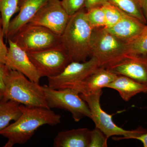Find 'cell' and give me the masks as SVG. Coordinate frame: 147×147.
Wrapping results in <instances>:
<instances>
[{
  "mask_svg": "<svg viewBox=\"0 0 147 147\" xmlns=\"http://www.w3.org/2000/svg\"><path fill=\"white\" fill-rule=\"evenodd\" d=\"M86 15L88 22L93 29L105 27V15L102 7L86 10Z\"/></svg>",
  "mask_w": 147,
  "mask_h": 147,
  "instance_id": "cell-22",
  "label": "cell"
},
{
  "mask_svg": "<svg viewBox=\"0 0 147 147\" xmlns=\"http://www.w3.org/2000/svg\"><path fill=\"white\" fill-rule=\"evenodd\" d=\"M106 88L113 89L119 93L124 100L128 101L141 93H147V85L141 84L127 76L117 75Z\"/></svg>",
  "mask_w": 147,
  "mask_h": 147,
  "instance_id": "cell-17",
  "label": "cell"
},
{
  "mask_svg": "<svg viewBox=\"0 0 147 147\" xmlns=\"http://www.w3.org/2000/svg\"><path fill=\"white\" fill-rule=\"evenodd\" d=\"M108 138L97 127L91 130L90 142L89 147H108Z\"/></svg>",
  "mask_w": 147,
  "mask_h": 147,
  "instance_id": "cell-24",
  "label": "cell"
},
{
  "mask_svg": "<svg viewBox=\"0 0 147 147\" xmlns=\"http://www.w3.org/2000/svg\"><path fill=\"white\" fill-rule=\"evenodd\" d=\"M48 1L19 0V13L11 20L6 38H11L21 28L29 24Z\"/></svg>",
  "mask_w": 147,
  "mask_h": 147,
  "instance_id": "cell-13",
  "label": "cell"
},
{
  "mask_svg": "<svg viewBox=\"0 0 147 147\" xmlns=\"http://www.w3.org/2000/svg\"><path fill=\"white\" fill-rule=\"evenodd\" d=\"M91 57L97 59L99 67L108 68L131 57L128 44L120 40L105 28L93 29L91 38Z\"/></svg>",
  "mask_w": 147,
  "mask_h": 147,
  "instance_id": "cell-4",
  "label": "cell"
},
{
  "mask_svg": "<svg viewBox=\"0 0 147 147\" xmlns=\"http://www.w3.org/2000/svg\"><path fill=\"white\" fill-rule=\"evenodd\" d=\"M146 25L139 19L122 11L121 17L115 25L109 28H105L120 40L129 44L139 36Z\"/></svg>",
  "mask_w": 147,
  "mask_h": 147,
  "instance_id": "cell-14",
  "label": "cell"
},
{
  "mask_svg": "<svg viewBox=\"0 0 147 147\" xmlns=\"http://www.w3.org/2000/svg\"><path fill=\"white\" fill-rule=\"evenodd\" d=\"M27 53L41 77L57 76L71 62L62 45L47 50Z\"/></svg>",
  "mask_w": 147,
  "mask_h": 147,
  "instance_id": "cell-8",
  "label": "cell"
},
{
  "mask_svg": "<svg viewBox=\"0 0 147 147\" xmlns=\"http://www.w3.org/2000/svg\"><path fill=\"white\" fill-rule=\"evenodd\" d=\"M137 1L138 2H139V4H140V2H141V0H137Z\"/></svg>",
  "mask_w": 147,
  "mask_h": 147,
  "instance_id": "cell-33",
  "label": "cell"
},
{
  "mask_svg": "<svg viewBox=\"0 0 147 147\" xmlns=\"http://www.w3.org/2000/svg\"><path fill=\"white\" fill-rule=\"evenodd\" d=\"M117 76L107 69L99 67L82 82L74 85L70 89L76 91L79 94L94 93L106 88Z\"/></svg>",
  "mask_w": 147,
  "mask_h": 147,
  "instance_id": "cell-15",
  "label": "cell"
},
{
  "mask_svg": "<svg viewBox=\"0 0 147 147\" xmlns=\"http://www.w3.org/2000/svg\"><path fill=\"white\" fill-rule=\"evenodd\" d=\"M102 7L105 15V26L104 28H111L119 21L122 11L110 3L102 6Z\"/></svg>",
  "mask_w": 147,
  "mask_h": 147,
  "instance_id": "cell-23",
  "label": "cell"
},
{
  "mask_svg": "<svg viewBox=\"0 0 147 147\" xmlns=\"http://www.w3.org/2000/svg\"><path fill=\"white\" fill-rule=\"evenodd\" d=\"M21 104L11 100L0 102V131L10 124L11 121H15L21 115Z\"/></svg>",
  "mask_w": 147,
  "mask_h": 147,
  "instance_id": "cell-18",
  "label": "cell"
},
{
  "mask_svg": "<svg viewBox=\"0 0 147 147\" xmlns=\"http://www.w3.org/2000/svg\"><path fill=\"white\" fill-rule=\"evenodd\" d=\"M91 130L87 128L60 131L55 137V147H89Z\"/></svg>",
  "mask_w": 147,
  "mask_h": 147,
  "instance_id": "cell-16",
  "label": "cell"
},
{
  "mask_svg": "<svg viewBox=\"0 0 147 147\" xmlns=\"http://www.w3.org/2000/svg\"><path fill=\"white\" fill-rule=\"evenodd\" d=\"M2 100H13L26 106L49 108L42 86L31 81L21 72L11 69L5 79Z\"/></svg>",
  "mask_w": 147,
  "mask_h": 147,
  "instance_id": "cell-3",
  "label": "cell"
},
{
  "mask_svg": "<svg viewBox=\"0 0 147 147\" xmlns=\"http://www.w3.org/2000/svg\"><path fill=\"white\" fill-rule=\"evenodd\" d=\"M5 65L9 69L21 72L31 81L39 84L41 76L29 57L28 53L10 38Z\"/></svg>",
  "mask_w": 147,
  "mask_h": 147,
  "instance_id": "cell-11",
  "label": "cell"
},
{
  "mask_svg": "<svg viewBox=\"0 0 147 147\" xmlns=\"http://www.w3.org/2000/svg\"><path fill=\"white\" fill-rule=\"evenodd\" d=\"M106 69L116 75L127 76L147 85L146 57H129Z\"/></svg>",
  "mask_w": 147,
  "mask_h": 147,
  "instance_id": "cell-12",
  "label": "cell"
},
{
  "mask_svg": "<svg viewBox=\"0 0 147 147\" xmlns=\"http://www.w3.org/2000/svg\"><path fill=\"white\" fill-rule=\"evenodd\" d=\"M69 17L61 1L49 0L29 24L42 26L61 35Z\"/></svg>",
  "mask_w": 147,
  "mask_h": 147,
  "instance_id": "cell-10",
  "label": "cell"
},
{
  "mask_svg": "<svg viewBox=\"0 0 147 147\" xmlns=\"http://www.w3.org/2000/svg\"><path fill=\"white\" fill-rule=\"evenodd\" d=\"M131 57H146L147 56V22L143 31L132 42L129 43Z\"/></svg>",
  "mask_w": 147,
  "mask_h": 147,
  "instance_id": "cell-21",
  "label": "cell"
},
{
  "mask_svg": "<svg viewBox=\"0 0 147 147\" xmlns=\"http://www.w3.org/2000/svg\"><path fill=\"white\" fill-rule=\"evenodd\" d=\"M111 4L129 15L139 19L145 24H147L141 6L137 0H108Z\"/></svg>",
  "mask_w": 147,
  "mask_h": 147,
  "instance_id": "cell-19",
  "label": "cell"
},
{
  "mask_svg": "<svg viewBox=\"0 0 147 147\" xmlns=\"http://www.w3.org/2000/svg\"><path fill=\"white\" fill-rule=\"evenodd\" d=\"M99 67L98 61L94 57L85 62L71 61L59 74L47 78V86L53 89L70 88Z\"/></svg>",
  "mask_w": 147,
  "mask_h": 147,
  "instance_id": "cell-9",
  "label": "cell"
},
{
  "mask_svg": "<svg viewBox=\"0 0 147 147\" xmlns=\"http://www.w3.org/2000/svg\"><path fill=\"white\" fill-rule=\"evenodd\" d=\"M82 9L70 16L61 35V44L71 61L85 62L91 57V38L93 28Z\"/></svg>",
  "mask_w": 147,
  "mask_h": 147,
  "instance_id": "cell-2",
  "label": "cell"
},
{
  "mask_svg": "<svg viewBox=\"0 0 147 147\" xmlns=\"http://www.w3.org/2000/svg\"><path fill=\"white\" fill-rule=\"evenodd\" d=\"M2 19L1 12H0V26H2Z\"/></svg>",
  "mask_w": 147,
  "mask_h": 147,
  "instance_id": "cell-32",
  "label": "cell"
},
{
  "mask_svg": "<svg viewBox=\"0 0 147 147\" xmlns=\"http://www.w3.org/2000/svg\"><path fill=\"white\" fill-rule=\"evenodd\" d=\"M9 70L5 64L0 63V91L3 93L5 88V79Z\"/></svg>",
  "mask_w": 147,
  "mask_h": 147,
  "instance_id": "cell-27",
  "label": "cell"
},
{
  "mask_svg": "<svg viewBox=\"0 0 147 147\" xmlns=\"http://www.w3.org/2000/svg\"><path fill=\"white\" fill-rule=\"evenodd\" d=\"M61 3L69 15L71 16L84 8L85 0H62Z\"/></svg>",
  "mask_w": 147,
  "mask_h": 147,
  "instance_id": "cell-25",
  "label": "cell"
},
{
  "mask_svg": "<svg viewBox=\"0 0 147 147\" xmlns=\"http://www.w3.org/2000/svg\"><path fill=\"white\" fill-rule=\"evenodd\" d=\"M140 6L147 22V0H141Z\"/></svg>",
  "mask_w": 147,
  "mask_h": 147,
  "instance_id": "cell-29",
  "label": "cell"
},
{
  "mask_svg": "<svg viewBox=\"0 0 147 147\" xmlns=\"http://www.w3.org/2000/svg\"><path fill=\"white\" fill-rule=\"evenodd\" d=\"M5 37L2 26H0V63L5 64L6 58L8 52V47L4 42Z\"/></svg>",
  "mask_w": 147,
  "mask_h": 147,
  "instance_id": "cell-26",
  "label": "cell"
},
{
  "mask_svg": "<svg viewBox=\"0 0 147 147\" xmlns=\"http://www.w3.org/2000/svg\"><path fill=\"white\" fill-rule=\"evenodd\" d=\"M135 139L142 142L144 147H147V132L136 137Z\"/></svg>",
  "mask_w": 147,
  "mask_h": 147,
  "instance_id": "cell-30",
  "label": "cell"
},
{
  "mask_svg": "<svg viewBox=\"0 0 147 147\" xmlns=\"http://www.w3.org/2000/svg\"><path fill=\"white\" fill-rule=\"evenodd\" d=\"M19 0H0V12L2 19L3 32L6 38L11 17L19 11Z\"/></svg>",
  "mask_w": 147,
  "mask_h": 147,
  "instance_id": "cell-20",
  "label": "cell"
},
{
  "mask_svg": "<svg viewBox=\"0 0 147 147\" xmlns=\"http://www.w3.org/2000/svg\"><path fill=\"white\" fill-rule=\"evenodd\" d=\"M10 39L27 53L42 51L62 45L61 35L45 27L30 24L21 28Z\"/></svg>",
  "mask_w": 147,
  "mask_h": 147,
  "instance_id": "cell-6",
  "label": "cell"
},
{
  "mask_svg": "<svg viewBox=\"0 0 147 147\" xmlns=\"http://www.w3.org/2000/svg\"><path fill=\"white\" fill-rule=\"evenodd\" d=\"M42 88L49 109L59 108L68 111L76 122L84 117L90 119L88 104L76 91L70 88L53 89L47 85Z\"/></svg>",
  "mask_w": 147,
  "mask_h": 147,
  "instance_id": "cell-7",
  "label": "cell"
},
{
  "mask_svg": "<svg viewBox=\"0 0 147 147\" xmlns=\"http://www.w3.org/2000/svg\"><path fill=\"white\" fill-rule=\"evenodd\" d=\"M146 58H147V56H146Z\"/></svg>",
  "mask_w": 147,
  "mask_h": 147,
  "instance_id": "cell-34",
  "label": "cell"
},
{
  "mask_svg": "<svg viewBox=\"0 0 147 147\" xmlns=\"http://www.w3.org/2000/svg\"><path fill=\"white\" fill-rule=\"evenodd\" d=\"M108 0H85L84 8L88 10L94 7H102L109 3Z\"/></svg>",
  "mask_w": 147,
  "mask_h": 147,
  "instance_id": "cell-28",
  "label": "cell"
},
{
  "mask_svg": "<svg viewBox=\"0 0 147 147\" xmlns=\"http://www.w3.org/2000/svg\"><path fill=\"white\" fill-rule=\"evenodd\" d=\"M102 90L88 94H80L86 101L91 113L90 119L93 121L96 127L100 129L108 138L112 136H122L119 139H135L136 137L147 132L142 127L134 130H126L120 127L115 123L113 116L105 112L101 108L100 98Z\"/></svg>",
  "mask_w": 147,
  "mask_h": 147,
  "instance_id": "cell-5",
  "label": "cell"
},
{
  "mask_svg": "<svg viewBox=\"0 0 147 147\" xmlns=\"http://www.w3.org/2000/svg\"><path fill=\"white\" fill-rule=\"evenodd\" d=\"M3 93L0 91V102L3 99Z\"/></svg>",
  "mask_w": 147,
  "mask_h": 147,
  "instance_id": "cell-31",
  "label": "cell"
},
{
  "mask_svg": "<svg viewBox=\"0 0 147 147\" xmlns=\"http://www.w3.org/2000/svg\"><path fill=\"white\" fill-rule=\"evenodd\" d=\"M21 114L16 120L0 131L7 139L4 147L27 143L37 129L45 125L54 126L60 123L61 117L50 109L20 105Z\"/></svg>",
  "mask_w": 147,
  "mask_h": 147,
  "instance_id": "cell-1",
  "label": "cell"
}]
</instances>
